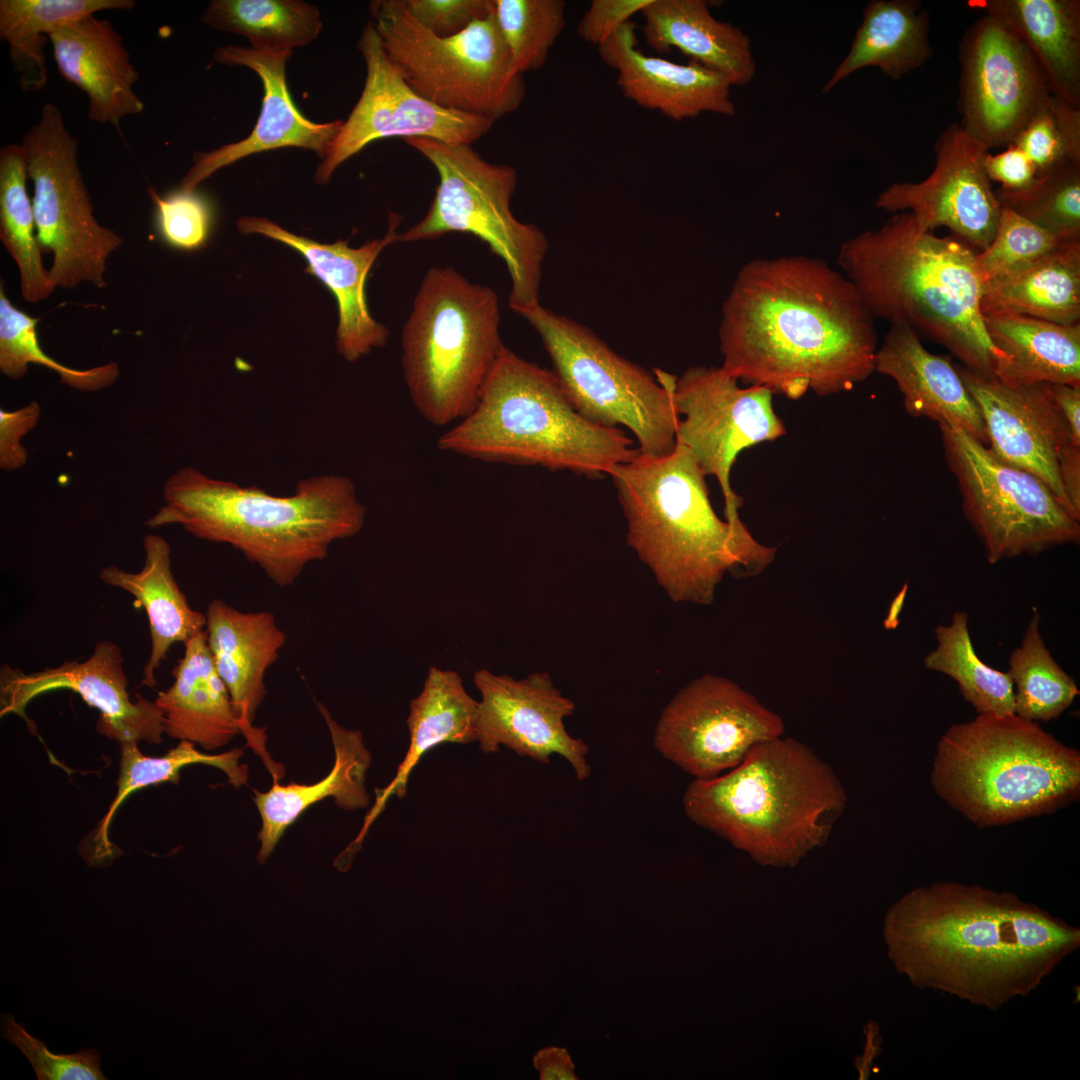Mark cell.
<instances>
[{
  "label": "cell",
  "mask_w": 1080,
  "mask_h": 1080,
  "mask_svg": "<svg viewBox=\"0 0 1080 1080\" xmlns=\"http://www.w3.org/2000/svg\"><path fill=\"white\" fill-rule=\"evenodd\" d=\"M119 646L103 640L82 662L67 661L57 667L24 672L2 664L0 668V715L15 714L30 721L26 707L41 694L68 689L99 710L97 730L106 737L126 742H161L162 712L155 701L140 694L131 701ZM30 724V722H29Z\"/></svg>",
  "instance_id": "44dd1931"
},
{
  "label": "cell",
  "mask_w": 1080,
  "mask_h": 1080,
  "mask_svg": "<svg viewBox=\"0 0 1080 1080\" xmlns=\"http://www.w3.org/2000/svg\"><path fill=\"white\" fill-rule=\"evenodd\" d=\"M173 684L155 700L166 735L206 750L243 734L227 687L219 676L205 630L184 642V654L172 670Z\"/></svg>",
  "instance_id": "f546056e"
},
{
  "label": "cell",
  "mask_w": 1080,
  "mask_h": 1080,
  "mask_svg": "<svg viewBox=\"0 0 1080 1080\" xmlns=\"http://www.w3.org/2000/svg\"><path fill=\"white\" fill-rule=\"evenodd\" d=\"M412 17L440 38L457 35L493 10V0H404Z\"/></svg>",
  "instance_id": "816d5d0a"
},
{
  "label": "cell",
  "mask_w": 1080,
  "mask_h": 1080,
  "mask_svg": "<svg viewBox=\"0 0 1080 1080\" xmlns=\"http://www.w3.org/2000/svg\"><path fill=\"white\" fill-rule=\"evenodd\" d=\"M934 632L937 644L925 656L924 666L952 678L978 714H1014L1010 676L979 658L969 633L968 615L957 611L950 624L938 625Z\"/></svg>",
  "instance_id": "b9f144b4"
},
{
  "label": "cell",
  "mask_w": 1080,
  "mask_h": 1080,
  "mask_svg": "<svg viewBox=\"0 0 1080 1080\" xmlns=\"http://www.w3.org/2000/svg\"><path fill=\"white\" fill-rule=\"evenodd\" d=\"M20 144L33 183L37 239L42 253L52 255L49 274L55 287L71 289L83 282L105 287L108 257L123 240L94 216L79 167V142L60 109L44 104Z\"/></svg>",
  "instance_id": "5bb4252c"
},
{
  "label": "cell",
  "mask_w": 1080,
  "mask_h": 1080,
  "mask_svg": "<svg viewBox=\"0 0 1080 1080\" xmlns=\"http://www.w3.org/2000/svg\"><path fill=\"white\" fill-rule=\"evenodd\" d=\"M651 0H593L580 19L578 36L585 42L603 44Z\"/></svg>",
  "instance_id": "f5cc1de1"
},
{
  "label": "cell",
  "mask_w": 1080,
  "mask_h": 1080,
  "mask_svg": "<svg viewBox=\"0 0 1080 1080\" xmlns=\"http://www.w3.org/2000/svg\"><path fill=\"white\" fill-rule=\"evenodd\" d=\"M888 957L911 984L988 1010L1035 991L1080 947V929L1011 892L916 887L887 911Z\"/></svg>",
  "instance_id": "7a4b0ae2"
},
{
  "label": "cell",
  "mask_w": 1080,
  "mask_h": 1080,
  "mask_svg": "<svg viewBox=\"0 0 1080 1080\" xmlns=\"http://www.w3.org/2000/svg\"><path fill=\"white\" fill-rule=\"evenodd\" d=\"M635 28L629 21L598 46L627 99L676 121L704 112L734 115L732 85L724 75L695 61L677 64L645 55L637 49Z\"/></svg>",
  "instance_id": "d4e9b609"
},
{
  "label": "cell",
  "mask_w": 1080,
  "mask_h": 1080,
  "mask_svg": "<svg viewBox=\"0 0 1080 1080\" xmlns=\"http://www.w3.org/2000/svg\"><path fill=\"white\" fill-rule=\"evenodd\" d=\"M28 164L21 144L0 150V239L20 274L23 298L30 303L47 299L55 290L42 263L32 200L26 190Z\"/></svg>",
  "instance_id": "ab89813d"
},
{
  "label": "cell",
  "mask_w": 1080,
  "mask_h": 1080,
  "mask_svg": "<svg viewBox=\"0 0 1080 1080\" xmlns=\"http://www.w3.org/2000/svg\"><path fill=\"white\" fill-rule=\"evenodd\" d=\"M357 47L366 65L364 88L321 159L315 173L318 184L328 183L341 164L380 139L420 137L471 145L491 129L494 121L489 118L445 109L417 94L388 58L371 21Z\"/></svg>",
  "instance_id": "ac0fdd59"
},
{
  "label": "cell",
  "mask_w": 1080,
  "mask_h": 1080,
  "mask_svg": "<svg viewBox=\"0 0 1080 1080\" xmlns=\"http://www.w3.org/2000/svg\"><path fill=\"white\" fill-rule=\"evenodd\" d=\"M1068 242L1073 241H1063L1014 211L1002 207L992 241L977 253L984 282L1021 270Z\"/></svg>",
  "instance_id": "c3c4849f"
},
{
  "label": "cell",
  "mask_w": 1080,
  "mask_h": 1080,
  "mask_svg": "<svg viewBox=\"0 0 1080 1080\" xmlns=\"http://www.w3.org/2000/svg\"><path fill=\"white\" fill-rule=\"evenodd\" d=\"M908 591V583H904L899 592L892 599L888 608L883 627L886 630H894L900 623V614Z\"/></svg>",
  "instance_id": "680465c9"
},
{
  "label": "cell",
  "mask_w": 1080,
  "mask_h": 1080,
  "mask_svg": "<svg viewBox=\"0 0 1080 1080\" xmlns=\"http://www.w3.org/2000/svg\"><path fill=\"white\" fill-rule=\"evenodd\" d=\"M646 43L657 52L671 48L724 75L732 86L755 76L749 37L738 27L712 16L704 0H651L641 11Z\"/></svg>",
  "instance_id": "4dcf8cb0"
},
{
  "label": "cell",
  "mask_w": 1080,
  "mask_h": 1080,
  "mask_svg": "<svg viewBox=\"0 0 1080 1080\" xmlns=\"http://www.w3.org/2000/svg\"><path fill=\"white\" fill-rule=\"evenodd\" d=\"M405 142L435 167L439 183L426 215L399 234L398 242L431 240L452 232L471 234L505 263L510 309L520 315L540 304L548 240L537 226L513 215L516 170L486 161L467 144L420 137Z\"/></svg>",
  "instance_id": "30bf717a"
},
{
  "label": "cell",
  "mask_w": 1080,
  "mask_h": 1080,
  "mask_svg": "<svg viewBox=\"0 0 1080 1080\" xmlns=\"http://www.w3.org/2000/svg\"><path fill=\"white\" fill-rule=\"evenodd\" d=\"M977 251L921 229L908 212L844 242L838 264L875 318L902 323L994 378L1001 353L985 328Z\"/></svg>",
  "instance_id": "3957f363"
},
{
  "label": "cell",
  "mask_w": 1080,
  "mask_h": 1080,
  "mask_svg": "<svg viewBox=\"0 0 1080 1080\" xmlns=\"http://www.w3.org/2000/svg\"><path fill=\"white\" fill-rule=\"evenodd\" d=\"M961 126L989 151L1007 146L1053 95L1025 43L985 14L960 45Z\"/></svg>",
  "instance_id": "e0dca14e"
},
{
  "label": "cell",
  "mask_w": 1080,
  "mask_h": 1080,
  "mask_svg": "<svg viewBox=\"0 0 1080 1080\" xmlns=\"http://www.w3.org/2000/svg\"><path fill=\"white\" fill-rule=\"evenodd\" d=\"M983 314L1009 313L1061 325L1080 323V240L1011 274L987 281Z\"/></svg>",
  "instance_id": "8d00e7d4"
},
{
  "label": "cell",
  "mask_w": 1080,
  "mask_h": 1080,
  "mask_svg": "<svg viewBox=\"0 0 1080 1080\" xmlns=\"http://www.w3.org/2000/svg\"><path fill=\"white\" fill-rule=\"evenodd\" d=\"M609 475L628 545L673 602L709 605L726 573L757 576L773 562L776 547L717 516L706 475L681 443L666 456L639 453Z\"/></svg>",
  "instance_id": "5b68a950"
},
{
  "label": "cell",
  "mask_w": 1080,
  "mask_h": 1080,
  "mask_svg": "<svg viewBox=\"0 0 1080 1080\" xmlns=\"http://www.w3.org/2000/svg\"><path fill=\"white\" fill-rule=\"evenodd\" d=\"M934 150L935 167L927 178L890 185L875 206L893 214L908 212L926 231L946 227L980 252L992 241L1002 212L983 167L988 149L960 124H951Z\"/></svg>",
  "instance_id": "d6986e66"
},
{
  "label": "cell",
  "mask_w": 1080,
  "mask_h": 1080,
  "mask_svg": "<svg viewBox=\"0 0 1080 1080\" xmlns=\"http://www.w3.org/2000/svg\"><path fill=\"white\" fill-rule=\"evenodd\" d=\"M939 427L963 512L989 563L1079 542V520L1044 482L1002 462L962 428Z\"/></svg>",
  "instance_id": "4fadbf2b"
},
{
  "label": "cell",
  "mask_w": 1080,
  "mask_h": 1080,
  "mask_svg": "<svg viewBox=\"0 0 1080 1080\" xmlns=\"http://www.w3.org/2000/svg\"><path fill=\"white\" fill-rule=\"evenodd\" d=\"M538 333L552 372L574 409L607 428L625 426L641 454L666 456L676 446V376L648 371L614 352L590 329L541 304L520 314Z\"/></svg>",
  "instance_id": "7c38bea8"
},
{
  "label": "cell",
  "mask_w": 1080,
  "mask_h": 1080,
  "mask_svg": "<svg viewBox=\"0 0 1080 1080\" xmlns=\"http://www.w3.org/2000/svg\"><path fill=\"white\" fill-rule=\"evenodd\" d=\"M930 782L980 828L1050 814L1080 794V754L1016 714H978L940 737Z\"/></svg>",
  "instance_id": "ba28073f"
},
{
  "label": "cell",
  "mask_w": 1080,
  "mask_h": 1080,
  "mask_svg": "<svg viewBox=\"0 0 1080 1080\" xmlns=\"http://www.w3.org/2000/svg\"><path fill=\"white\" fill-rule=\"evenodd\" d=\"M494 14L516 72L539 70L564 29L562 0H493Z\"/></svg>",
  "instance_id": "bcb514c9"
},
{
  "label": "cell",
  "mask_w": 1080,
  "mask_h": 1080,
  "mask_svg": "<svg viewBox=\"0 0 1080 1080\" xmlns=\"http://www.w3.org/2000/svg\"><path fill=\"white\" fill-rule=\"evenodd\" d=\"M956 368L979 408L989 450L1002 462L1039 478L1080 521L1064 492L1057 462L1063 447L1080 443L1072 438L1051 385L1010 386L965 367Z\"/></svg>",
  "instance_id": "7402d4cb"
},
{
  "label": "cell",
  "mask_w": 1080,
  "mask_h": 1080,
  "mask_svg": "<svg viewBox=\"0 0 1080 1080\" xmlns=\"http://www.w3.org/2000/svg\"><path fill=\"white\" fill-rule=\"evenodd\" d=\"M292 52L269 53L239 45H222L213 54L215 62L245 66L262 81L264 96L260 115L244 139L194 154L180 189L194 192L198 185L219 169L252 154L296 147L311 150L323 159L343 121L314 123L294 105L286 83V63Z\"/></svg>",
  "instance_id": "603a6c76"
},
{
  "label": "cell",
  "mask_w": 1080,
  "mask_h": 1080,
  "mask_svg": "<svg viewBox=\"0 0 1080 1080\" xmlns=\"http://www.w3.org/2000/svg\"><path fill=\"white\" fill-rule=\"evenodd\" d=\"M1008 208L1063 241L1080 240V164L1052 170L1019 191L995 190Z\"/></svg>",
  "instance_id": "f6af8a7d"
},
{
  "label": "cell",
  "mask_w": 1080,
  "mask_h": 1080,
  "mask_svg": "<svg viewBox=\"0 0 1080 1080\" xmlns=\"http://www.w3.org/2000/svg\"><path fill=\"white\" fill-rule=\"evenodd\" d=\"M437 447L475 460L537 465L590 478L609 474L640 453L620 428L583 418L552 371L507 347L473 410L438 438Z\"/></svg>",
  "instance_id": "52a82bcc"
},
{
  "label": "cell",
  "mask_w": 1080,
  "mask_h": 1080,
  "mask_svg": "<svg viewBox=\"0 0 1080 1080\" xmlns=\"http://www.w3.org/2000/svg\"><path fill=\"white\" fill-rule=\"evenodd\" d=\"M874 371L895 381L910 416L960 427L988 446L981 413L957 368L949 357L930 353L911 327L890 324Z\"/></svg>",
  "instance_id": "83f0119b"
},
{
  "label": "cell",
  "mask_w": 1080,
  "mask_h": 1080,
  "mask_svg": "<svg viewBox=\"0 0 1080 1080\" xmlns=\"http://www.w3.org/2000/svg\"><path fill=\"white\" fill-rule=\"evenodd\" d=\"M985 328L1001 353L994 378L1010 385L1080 386V323L1061 325L1020 314H984Z\"/></svg>",
  "instance_id": "e575fe53"
},
{
  "label": "cell",
  "mask_w": 1080,
  "mask_h": 1080,
  "mask_svg": "<svg viewBox=\"0 0 1080 1080\" xmlns=\"http://www.w3.org/2000/svg\"><path fill=\"white\" fill-rule=\"evenodd\" d=\"M317 706L333 744V767L328 775L313 784L281 785L275 780L268 791H254L253 799L261 818L257 855L261 864L274 851L287 828L315 803L331 797L340 808L348 811L369 805L370 796L365 781L371 755L362 733L341 726L323 704L318 703Z\"/></svg>",
  "instance_id": "f1b7e54d"
},
{
  "label": "cell",
  "mask_w": 1080,
  "mask_h": 1080,
  "mask_svg": "<svg viewBox=\"0 0 1080 1080\" xmlns=\"http://www.w3.org/2000/svg\"><path fill=\"white\" fill-rule=\"evenodd\" d=\"M1014 689V714L1034 722L1058 718L1079 695L1074 679L1054 660L1040 633V615L1033 608L1020 646L1007 671Z\"/></svg>",
  "instance_id": "7bdbcfd3"
},
{
  "label": "cell",
  "mask_w": 1080,
  "mask_h": 1080,
  "mask_svg": "<svg viewBox=\"0 0 1080 1080\" xmlns=\"http://www.w3.org/2000/svg\"><path fill=\"white\" fill-rule=\"evenodd\" d=\"M982 8L1012 30L1040 65L1052 94L1080 109V1L982 0Z\"/></svg>",
  "instance_id": "836d02e7"
},
{
  "label": "cell",
  "mask_w": 1080,
  "mask_h": 1080,
  "mask_svg": "<svg viewBox=\"0 0 1080 1080\" xmlns=\"http://www.w3.org/2000/svg\"><path fill=\"white\" fill-rule=\"evenodd\" d=\"M399 215L389 214V228L383 238L352 248L347 241L321 244L293 234L262 217H243L237 221L244 234L257 233L279 241L301 254L305 269L318 278L334 295L338 305L337 350L347 361L355 362L373 349L386 344L389 332L370 314L365 285L368 273L381 251L398 242Z\"/></svg>",
  "instance_id": "cb8c5ba5"
},
{
  "label": "cell",
  "mask_w": 1080,
  "mask_h": 1080,
  "mask_svg": "<svg viewBox=\"0 0 1080 1080\" xmlns=\"http://www.w3.org/2000/svg\"><path fill=\"white\" fill-rule=\"evenodd\" d=\"M534 1066L542 1080H575L574 1065L568 1052L559 1047L540 1050L534 1057Z\"/></svg>",
  "instance_id": "9f6ffc18"
},
{
  "label": "cell",
  "mask_w": 1080,
  "mask_h": 1080,
  "mask_svg": "<svg viewBox=\"0 0 1080 1080\" xmlns=\"http://www.w3.org/2000/svg\"><path fill=\"white\" fill-rule=\"evenodd\" d=\"M59 73L88 97L87 116L99 124H115L143 112L134 91L140 75L121 35L106 19L88 14L50 34Z\"/></svg>",
  "instance_id": "484cf974"
},
{
  "label": "cell",
  "mask_w": 1080,
  "mask_h": 1080,
  "mask_svg": "<svg viewBox=\"0 0 1080 1080\" xmlns=\"http://www.w3.org/2000/svg\"><path fill=\"white\" fill-rule=\"evenodd\" d=\"M1053 399L1074 441L1080 443V386L1050 384Z\"/></svg>",
  "instance_id": "6f0895ef"
},
{
  "label": "cell",
  "mask_w": 1080,
  "mask_h": 1080,
  "mask_svg": "<svg viewBox=\"0 0 1080 1080\" xmlns=\"http://www.w3.org/2000/svg\"><path fill=\"white\" fill-rule=\"evenodd\" d=\"M846 800L827 763L780 736L755 745L725 774L694 779L683 807L690 820L760 864L793 866L826 842Z\"/></svg>",
  "instance_id": "8992f818"
},
{
  "label": "cell",
  "mask_w": 1080,
  "mask_h": 1080,
  "mask_svg": "<svg viewBox=\"0 0 1080 1080\" xmlns=\"http://www.w3.org/2000/svg\"><path fill=\"white\" fill-rule=\"evenodd\" d=\"M38 318L13 305L0 286V370L12 379L23 377L30 364L54 371L60 381L82 391H97L113 384L119 376L116 362L88 369L65 366L41 348L37 334Z\"/></svg>",
  "instance_id": "ee69618b"
},
{
  "label": "cell",
  "mask_w": 1080,
  "mask_h": 1080,
  "mask_svg": "<svg viewBox=\"0 0 1080 1080\" xmlns=\"http://www.w3.org/2000/svg\"><path fill=\"white\" fill-rule=\"evenodd\" d=\"M983 167L988 179L1000 183V189L1005 191L1024 189L1037 177L1031 160L1012 143L995 154L987 151L983 157Z\"/></svg>",
  "instance_id": "11a10c76"
},
{
  "label": "cell",
  "mask_w": 1080,
  "mask_h": 1080,
  "mask_svg": "<svg viewBox=\"0 0 1080 1080\" xmlns=\"http://www.w3.org/2000/svg\"><path fill=\"white\" fill-rule=\"evenodd\" d=\"M134 5L133 0H1L0 39L8 44L21 90L39 92L47 85L44 49L50 34L82 16Z\"/></svg>",
  "instance_id": "74e56055"
},
{
  "label": "cell",
  "mask_w": 1080,
  "mask_h": 1080,
  "mask_svg": "<svg viewBox=\"0 0 1080 1080\" xmlns=\"http://www.w3.org/2000/svg\"><path fill=\"white\" fill-rule=\"evenodd\" d=\"M205 615L215 668L227 687L243 734L262 754L264 736L253 722L266 695V671L278 659L286 634L271 612H243L219 599L208 604Z\"/></svg>",
  "instance_id": "4316f807"
},
{
  "label": "cell",
  "mask_w": 1080,
  "mask_h": 1080,
  "mask_svg": "<svg viewBox=\"0 0 1080 1080\" xmlns=\"http://www.w3.org/2000/svg\"><path fill=\"white\" fill-rule=\"evenodd\" d=\"M209 28L245 37L250 48L292 52L315 41L322 20L317 6L301 0H212L201 15Z\"/></svg>",
  "instance_id": "f35d334b"
},
{
  "label": "cell",
  "mask_w": 1080,
  "mask_h": 1080,
  "mask_svg": "<svg viewBox=\"0 0 1080 1080\" xmlns=\"http://www.w3.org/2000/svg\"><path fill=\"white\" fill-rule=\"evenodd\" d=\"M370 11L388 58L421 97L493 121L520 107L525 82L513 67L494 7L486 18L447 38L421 26L404 0L372 1Z\"/></svg>",
  "instance_id": "8fae6325"
},
{
  "label": "cell",
  "mask_w": 1080,
  "mask_h": 1080,
  "mask_svg": "<svg viewBox=\"0 0 1080 1080\" xmlns=\"http://www.w3.org/2000/svg\"><path fill=\"white\" fill-rule=\"evenodd\" d=\"M150 528L180 525L196 538L224 543L288 587L338 540L358 534L366 508L353 481L323 474L299 480L289 496L211 478L193 467L174 472Z\"/></svg>",
  "instance_id": "277c9868"
},
{
  "label": "cell",
  "mask_w": 1080,
  "mask_h": 1080,
  "mask_svg": "<svg viewBox=\"0 0 1080 1080\" xmlns=\"http://www.w3.org/2000/svg\"><path fill=\"white\" fill-rule=\"evenodd\" d=\"M120 745V774L116 796L100 821L91 842L93 858L98 861L114 855L115 850L108 837L111 820L121 803L136 790L163 782L177 784L181 769L192 764H203L220 769L227 776L229 783L236 788L244 785L248 780V768L240 763L243 752L239 748L218 755H209L197 750L192 742L181 741L163 756L149 757L138 749L135 742Z\"/></svg>",
  "instance_id": "60d3db41"
},
{
  "label": "cell",
  "mask_w": 1080,
  "mask_h": 1080,
  "mask_svg": "<svg viewBox=\"0 0 1080 1080\" xmlns=\"http://www.w3.org/2000/svg\"><path fill=\"white\" fill-rule=\"evenodd\" d=\"M496 291L451 267L424 274L402 330L401 364L411 401L434 426L475 407L504 344Z\"/></svg>",
  "instance_id": "9c48e42d"
},
{
  "label": "cell",
  "mask_w": 1080,
  "mask_h": 1080,
  "mask_svg": "<svg viewBox=\"0 0 1080 1080\" xmlns=\"http://www.w3.org/2000/svg\"><path fill=\"white\" fill-rule=\"evenodd\" d=\"M473 679L481 694L476 723L481 752L495 753L503 745L520 757L545 764L557 754L569 762L577 780L589 777V747L572 737L564 725L575 703L560 692L547 672H533L518 680L480 669Z\"/></svg>",
  "instance_id": "ffe728a7"
},
{
  "label": "cell",
  "mask_w": 1080,
  "mask_h": 1080,
  "mask_svg": "<svg viewBox=\"0 0 1080 1080\" xmlns=\"http://www.w3.org/2000/svg\"><path fill=\"white\" fill-rule=\"evenodd\" d=\"M782 718L731 679L703 674L660 714L654 747L694 779L739 765L757 744L782 736Z\"/></svg>",
  "instance_id": "9a60e30c"
},
{
  "label": "cell",
  "mask_w": 1080,
  "mask_h": 1080,
  "mask_svg": "<svg viewBox=\"0 0 1080 1080\" xmlns=\"http://www.w3.org/2000/svg\"><path fill=\"white\" fill-rule=\"evenodd\" d=\"M917 0H874L863 13L849 52L824 84L823 93L864 67L891 79L922 66L933 54L929 15Z\"/></svg>",
  "instance_id": "d590c367"
},
{
  "label": "cell",
  "mask_w": 1080,
  "mask_h": 1080,
  "mask_svg": "<svg viewBox=\"0 0 1080 1080\" xmlns=\"http://www.w3.org/2000/svg\"><path fill=\"white\" fill-rule=\"evenodd\" d=\"M1012 144L1028 156L1037 176L1069 163L1080 164V109L1052 95Z\"/></svg>",
  "instance_id": "7dc6e473"
},
{
  "label": "cell",
  "mask_w": 1080,
  "mask_h": 1080,
  "mask_svg": "<svg viewBox=\"0 0 1080 1080\" xmlns=\"http://www.w3.org/2000/svg\"><path fill=\"white\" fill-rule=\"evenodd\" d=\"M147 192L155 207L157 231L167 245L178 250L194 251L206 244L212 214L209 204L200 194L179 189L161 196L152 186Z\"/></svg>",
  "instance_id": "681fc988"
},
{
  "label": "cell",
  "mask_w": 1080,
  "mask_h": 1080,
  "mask_svg": "<svg viewBox=\"0 0 1080 1080\" xmlns=\"http://www.w3.org/2000/svg\"><path fill=\"white\" fill-rule=\"evenodd\" d=\"M145 563L141 571L128 572L117 566L104 567L100 579L109 586L131 594L148 617L151 651L143 668L142 685L154 688L155 673L170 647L184 643L205 630L206 615L193 609L179 588L171 569V548L157 534L143 538Z\"/></svg>",
  "instance_id": "d6a6232c"
},
{
  "label": "cell",
  "mask_w": 1080,
  "mask_h": 1080,
  "mask_svg": "<svg viewBox=\"0 0 1080 1080\" xmlns=\"http://www.w3.org/2000/svg\"><path fill=\"white\" fill-rule=\"evenodd\" d=\"M40 412L35 400L13 411L0 410L1 469L13 471L26 463L28 453L21 441L37 425Z\"/></svg>",
  "instance_id": "db71d44e"
},
{
  "label": "cell",
  "mask_w": 1080,
  "mask_h": 1080,
  "mask_svg": "<svg viewBox=\"0 0 1080 1080\" xmlns=\"http://www.w3.org/2000/svg\"><path fill=\"white\" fill-rule=\"evenodd\" d=\"M3 1035L15 1044L31 1063L38 1080H103L100 1055L95 1049L73 1054H55L42 1041L31 1036L14 1017L5 1015Z\"/></svg>",
  "instance_id": "f907efd6"
},
{
  "label": "cell",
  "mask_w": 1080,
  "mask_h": 1080,
  "mask_svg": "<svg viewBox=\"0 0 1080 1080\" xmlns=\"http://www.w3.org/2000/svg\"><path fill=\"white\" fill-rule=\"evenodd\" d=\"M478 702L464 688L461 676L435 666L428 669L418 696L410 701L407 726L410 742L393 780L376 789V802L367 814L353 845L360 847L364 834L391 796L406 795L409 776L420 759L442 743L468 744L477 740Z\"/></svg>",
  "instance_id": "1f68e13d"
},
{
  "label": "cell",
  "mask_w": 1080,
  "mask_h": 1080,
  "mask_svg": "<svg viewBox=\"0 0 1080 1080\" xmlns=\"http://www.w3.org/2000/svg\"><path fill=\"white\" fill-rule=\"evenodd\" d=\"M718 334L725 372L792 400L851 390L874 372V317L845 275L814 257L747 262Z\"/></svg>",
  "instance_id": "6da1fadb"
},
{
  "label": "cell",
  "mask_w": 1080,
  "mask_h": 1080,
  "mask_svg": "<svg viewBox=\"0 0 1080 1080\" xmlns=\"http://www.w3.org/2000/svg\"><path fill=\"white\" fill-rule=\"evenodd\" d=\"M773 395L764 386L740 387L722 367L693 366L675 381L676 441L691 452L706 476L716 477L724 497L725 520L731 523H742V499L730 483L737 456L786 433L774 411Z\"/></svg>",
  "instance_id": "2e32d148"
}]
</instances>
